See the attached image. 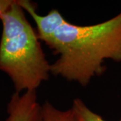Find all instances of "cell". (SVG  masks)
Returning a JSON list of instances; mask_svg holds the SVG:
<instances>
[{
  "instance_id": "1",
  "label": "cell",
  "mask_w": 121,
  "mask_h": 121,
  "mask_svg": "<svg viewBox=\"0 0 121 121\" xmlns=\"http://www.w3.org/2000/svg\"><path fill=\"white\" fill-rule=\"evenodd\" d=\"M45 44L57 55L51 73L86 87L106 71L107 59L121 62V12L98 24L80 26L65 18Z\"/></svg>"
},
{
  "instance_id": "2",
  "label": "cell",
  "mask_w": 121,
  "mask_h": 121,
  "mask_svg": "<svg viewBox=\"0 0 121 121\" xmlns=\"http://www.w3.org/2000/svg\"><path fill=\"white\" fill-rule=\"evenodd\" d=\"M25 13L16 0L0 19V71L8 75L17 93L36 91L51 73L37 32Z\"/></svg>"
},
{
  "instance_id": "3",
  "label": "cell",
  "mask_w": 121,
  "mask_h": 121,
  "mask_svg": "<svg viewBox=\"0 0 121 121\" xmlns=\"http://www.w3.org/2000/svg\"><path fill=\"white\" fill-rule=\"evenodd\" d=\"M5 121H43V108L36 91L14 92L7 106Z\"/></svg>"
},
{
  "instance_id": "4",
  "label": "cell",
  "mask_w": 121,
  "mask_h": 121,
  "mask_svg": "<svg viewBox=\"0 0 121 121\" xmlns=\"http://www.w3.org/2000/svg\"><path fill=\"white\" fill-rule=\"evenodd\" d=\"M43 121H79L76 114L71 109L59 110L49 102L42 105Z\"/></svg>"
},
{
  "instance_id": "5",
  "label": "cell",
  "mask_w": 121,
  "mask_h": 121,
  "mask_svg": "<svg viewBox=\"0 0 121 121\" xmlns=\"http://www.w3.org/2000/svg\"><path fill=\"white\" fill-rule=\"evenodd\" d=\"M71 108L76 114L79 121H106L100 115L91 110L79 98L74 99Z\"/></svg>"
},
{
  "instance_id": "6",
  "label": "cell",
  "mask_w": 121,
  "mask_h": 121,
  "mask_svg": "<svg viewBox=\"0 0 121 121\" xmlns=\"http://www.w3.org/2000/svg\"><path fill=\"white\" fill-rule=\"evenodd\" d=\"M16 2V0H0V19Z\"/></svg>"
}]
</instances>
